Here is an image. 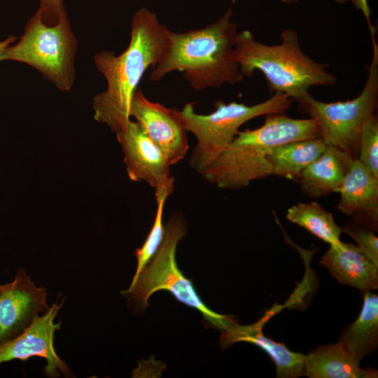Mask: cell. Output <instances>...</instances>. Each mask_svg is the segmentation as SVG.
Segmentation results:
<instances>
[{"instance_id": "obj_1", "label": "cell", "mask_w": 378, "mask_h": 378, "mask_svg": "<svg viewBox=\"0 0 378 378\" xmlns=\"http://www.w3.org/2000/svg\"><path fill=\"white\" fill-rule=\"evenodd\" d=\"M169 29L146 7L132 17L129 46L119 55L102 50L94 57L107 82V89L93 98L94 119L116 133L130 120V108L135 90L146 70L160 61Z\"/></svg>"}, {"instance_id": "obj_2", "label": "cell", "mask_w": 378, "mask_h": 378, "mask_svg": "<svg viewBox=\"0 0 378 378\" xmlns=\"http://www.w3.org/2000/svg\"><path fill=\"white\" fill-rule=\"evenodd\" d=\"M228 8L215 22L183 33L169 30L163 55L149 79L158 82L178 71L196 90L236 84L244 79L235 55L237 24Z\"/></svg>"}, {"instance_id": "obj_3", "label": "cell", "mask_w": 378, "mask_h": 378, "mask_svg": "<svg viewBox=\"0 0 378 378\" xmlns=\"http://www.w3.org/2000/svg\"><path fill=\"white\" fill-rule=\"evenodd\" d=\"M317 137L319 127L313 118H292L284 113L267 114L260 127L239 131L201 175L220 189L245 188L254 180L272 175L267 155L274 147Z\"/></svg>"}, {"instance_id": "obj_4", "label": "cell", "mask_w": 378, "mask_h": 378, "mask_svg": "<svg viewBox=\"0 0 378 378\" xmlns=\"http://www.w3.org/2000/svg\"><path fill=\"white\" fill-rule=\"evenodd\" d=\"M281 39V43L270 46L257 41L248 30L238 32L235 55L244 77L260 71L270 93L281 92L293 101L299 100L312 87L337 83L327 64L317 62L303 52L296 31L283 30Z\"/></svg>"}, {"instance_id": "obj_5", "label": "cell", "mask_w": 378, "mask_h": 378, "mask_svg": "<svg viewBox=\"0 0 378 378\" xmlns=\"http://www.w3.org/2000/svg\"><path fill=\"white\" fill-rule=\"evenodd\" d=\"M293 101L284 93L274 92L267 100L252 106L218 100L214 103L215 111L206 115L197 113L193 103L185 104L181 110L174 109L184 130L197 139L189 166L201 174L232 141L243 124L261 115L284 113Z\"/></svg>"}, {"instance_id": "obj_6", "label": "cell", "mask_w": 378, "mask_h": 378, "mask_svg": "<svg viewBox=\"0 0 378 378\" xmlns=\"http://www.w3.org/2000/svg\"><path fill=\"white\" fill-rule=\"evenodd\" d=\"M187 223L181 214H174L165 227L163 241L139 275L136 282L121 294L136 305L146 308L148 299L158 290L170 292L180 302L199 311L214 328L224 331L237 323L227 315L209 309L197 294L191 281L179 270L176 261L178 241L185 236Z\"/></svg>"}, {"instance_id": "obj_7", "label": "cell", "mask_w": 378, "mask_h": 378, "mask_svg": "<svg viewBox=\"0 0 378 378\" xmlns=\"http://www.w3.org/2000/svg\"><path fill=\"white\" fill-rule=\"evenodd\" d=\"M77 40L66 13L55 25L42 20L39 8L28 20L23 34L2 53L0 61L23 62L38 70L62 91H69L74 83V58Z\"/></svg>"}, {"instance_id": "obj_8", "label": "cell", "mask_w": 378, "mask_h": 378, "mask_svg": "<svg viewBox=\"0 0 378 378\" xmlns=\"http://www.w3.org/2000/svg\"><path fill=\"white\" fill-rule=\"evenodd\" d=\"M371 33L373 52L364 88L356 98L344 102H323L309 92L297 102L300 110L314 119L320 137L357 159L358 143L364 124L374 115L378 98V46Z\"/></svg>"}, {"instance_id": "obj_9", "label": "cell", "mask_w": 378, "mask_h": 378, "mask_svg": "<svg viewBox=\"0 0 378 378\" xmlns=\"http://www.w3.org/2000/svg\"><path fill=\"white\" fill-rule=\"evenodd\" d=\"M63 303L64 300L52 303L46 313L36 316L21 334L0 344V364L13 360L25 361L31 357L38 356L46 361V376L55 378L62 373L68 377H74L54 347L55 332L61 326L60 322L55 323L54 320Z\"/></svg>"}, {"instance_id": "obj_10", "label": "cell", "mask_w": 378, "mask_h": 378, "mask_svg": "<svg viewBox=\"0 0 378 378\" xmlns=\"http://www.w3.org/2000/svg\"><path fill=\"white\" fill-rule=\"evenodd\" d=\"M124 154V162L130 178L145 181L156 191L172 193L174 179L170 164L162 150L150 139L136 121L115 133Z\"/></svg>"}, {"instance_id": "obj_11", "label": "cell", "mask_w": 378, "mask_h": 378, "mask_svg": "<svg viewBox=\"0 0 378 378\" xmlns=\"http://www.w3.org/2000/svg\"><path fill=\"white\" fill-rule=\"evenodd\" d=\"M47 290L38 287L24 270L19 268L14 279L0 284V344L21 334L39 314L50 307Z\"/></svg>"}, {"instance_id": "obj_12", "label": "cell", "mask_w": 378, "mask_h": 378, "mask_svg": "<svg viewBox=\"0 0 378 378\" xmlns=\"http://www.w3.org/2000/svg\"><path fill=\"white\" fill-rule=\"evenodd\" d=\"M130 116L136 119L170 165L186 157L189 149L186 131L176 118L174 109L147 99L138 88L131 102Z\"/></svg>"}, {"instance_id": "obj_13", "label": "cell", "mask_w": 378, "mask_h": 378, "mask_svg": "<svg viewBox=\"0 0 378 378\" xmlns=\"http://www.w3.org/2000/svg\"><path fill=\"white\" fill-rule=\"evenodd\" d=\"M337 192V209L355 223L375 232L378 220V178L358 159L351 164Z\"/></svg>"}, {"instance_id": "obj_14", "label": "cell", "mask_w": 378, "mask_h": 378, "mask_svg": "<svg viewBox=\"0 0 378 378\" xmlns=\"http://www.w3.org/2000/svg\"><path fill=\"white\" fill-rule=\"evenodd\" d=\"M272 310L255 323L241 326L237 323L222 331L220 344L226 349L239 342L253 344L263 350L272 360L276 366V377L280 378H297L304 376L305 355L289 350L284 343L276 342L266 337L262 327L270 318Z\"/></svg>"}, {"instance_id": "obj_15", "label": "cell", "mask_w": 378, "mask_h": 378, "mask_svg": "<svg viewBox=\"0 0 378 378\" xmlns=\"http://www.w3.org/2000/svg\"><path fill=\"white\" fill-rule=\"evenodd\" d=\"M330 246L319 264L341 284L366 291L378 288V264L358 246L341 241Z\"/></svg>"}, {"instance_id": "obj_16", "label": "cell", "mask_w": 378, "mask_h": 378, "mask_svg": "<svg viewBox=\"0 0 378 378\" xmlns=\"http://www.w3.org/2000/svg\"><path fill=\"white\" fill-rule=\"evenodd\" d=\"M354 160L344 150L327 146L320 157L302 171L297 181L309 197H324L337 192Z\"/></svg>"}, {"instance_id": "obj_17", "label": "cell", "mask_w": 378, "mask_h": 378, "mask_svg": "<svg viewBox=\"0 0 378 378\" xmlns=\"http://www.w3.org/2000/svg\"><path fill=\"white\" fill-rule=\"evenodd\" d=\"M358 360L339 341L318 346L305 355L304 376L309 378H375L378 372L363 369Z\"/></svg>"}, {"instance_id": "obj_18", "label": "cell", "mask_w": 378, "mask_h": 378, "mask_svg": "<svg viewBox=\"0 0 378 378\" xmlns=\"http://www.w3.org/2000/svg\"><path fill=\"white\" fill-rule=\"evenodd\" d=\"M321 137L295 141L274 147L268 154L272 175L297 180L302 171L327 148Z\"/></svg>"}, {"instance_id": "obj_19", "label": "cell", "mask_w": 378, "mask_h": 378, "mask_svg": "<svg viewBox=\"0 0 378 378\" xmlns=\"http://www.w3.org/2000/svg\"><path fill=\"white\" fill-rule=\"evenodd\" d=\"M341 341L358 360L373 353L378 346V295L365 291L357 319L343 333Z\"/></svg>"}, {"instance_id": "obj_20", "label": "cell", "mask_w": 378, "mask_h": 378, "mask_svg": "<svg viewBox=\"0 0 378 378\" xmlns=\"http://www.w3.org/2000/svg\"><path fill=\"white\" fill-rule=\"evenodd\" d=\"M286 218L329 244L340 241L342 228L335 222L332 215L316 202H300L290 206Z\"/></svg>"}, {"instance_id": "obj_21", "label": "cell", "mask_w": 378, "mask_h": 378, "mask_svg": "<svg viewBox=\"0 0 378 378\" xmlns=\"http://www.w3.org/2000/svg\"><path fill=\"white\" fill-rule=\"evenodd\" d=\"M171 194L170 192L163 190L155 192L157 211L155 220L144 243L140 248H136L134 253L137 265L130 286L136 282L141 272L156 253L163 241L165 234V227L162 222L163 211L165 202Z\"/></svg>"}, {"instance_id": "obj_22", "label": "cell", "mask_w": 378, "mask_h": 378, "mask_svg": "<svg viewBox=\"0 0 378 378\" xmlns=\"http://www.w3.org/2000/svg\"><path fill=\"white\" fill-rule=\"evenodd\" d=\"M357 159L378 178V120L374 115L361 130Z\"/></svg>"}, {"instance_id": "obj_23", "label": "cell", "mask_w": 378, "mask_h": 378, "mask_svg": "<svg viewBox=\"0 0 378 378\" xmlns=\"http://www.w3.org/2000/svg\"><path fill=\"white\" fill-rule=\"evenodd\" d=\"M342 232L349 235L378 264V238L374 232L355 223H348L342 228Z\"/></svg>"}, {"instance_id": "obj_24", "label": "cell", "mask_w": 378, "mask_h": 378, "mask_svg": "<svg viewBox=\"0 0 378 378\" xmlns=\"http://www.w3.org/2000/svg\"><path fill=\"white\" fill-rule=\"evenodd\" d=\"M64 0H39V10L42 20L46 25L52 26L58 23L62 15L66 13Z\"/></svg>"}, {"instance_id": "obj_25", "label": "cell", "mask_w": 378, "mask_h": 378, "mask_svg": "<svg viewBox=\"0 0 378 378\" xmlns=\"http://www.w3.org/2000/svg\"><path fill=\"white\" fill-rule=\"evenodd\" d=\"M354 6L356 7L357 9L362 11L368 22L370 32L375 31V29L370 24V18L371 11L368 3V0H355Z\"/></svg>"}, {"instance_id": "obj_26", "label": "cell", "mask_w": 378, "mask_h": 378, "mask_svg": "<svg viewBox=\"0 0 378 378\" xmlns=\"http://www.w3.org/2000/svg\"><path fill=\"white\" fill-rule=\"evenodd\" d=\"M17 38L14 36H9L4 41H0V57L4 52V51L12 44Z\"/></svg>"}, {"instance_id": "obj_27", "label": "cell", "mask_w": 378, "mask_h": 378, "mask_svg": "<svg viewBox=\"0 0 378 378\" xmlns=\"http://www.w3.org/2000/svg\"><path fill=\"white\" fill-rule=\"evenodd\" d=\"M281 2L284 4H292V3H296L298 0H279ZM338 4H344L346 2L350 1L354 5H355V0H335Z\"/></svg>"}]
</instances>
